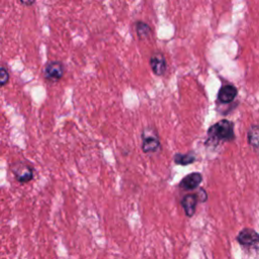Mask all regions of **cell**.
<instances>
[{
    "instance_id": "obj_13",
    "label": "cell",
    "mask_w": 259,
    "mask_h": 259,
    "mask_svg": "<svg viewBox=\"0 0 259 259\" xmlns=\"http://www.w3.org/2000/svg\"><path fill=\"white\" fill-rule=\"evenodd\" d=\"M9 81V73L6 68L0 66V87L6 85Z\"/></svg>"
},
{
    "instance_id": "obj_2",
    "label": "cell",
    "mask_w": 259,
    "mask_h": 259,
    "mask_svg": "<svg viewBox=\"0 0 259 259\" xmlns=\"http://www.w3.org/2000/svg\"><path fill=\"white\" fill-rule=\"evenodd\" d=\"M236 241L246 248H259V234L251 228L241 230L236 237Z\"/></svg>"
},
{
    "instance_id": "obj_10",
    "label": "cell",
    "mask_w": 259,
    "mask_h": 259,
    "mask_svg": "<svg viewBox=\"0 0 259 259\" xmlns=\"http://www.w3.org/2000/svg\"><path fill=\"white\" fill-rule=\"evenodd\" d=\"M249 145L259 151V124H253L250 126L247 135Z\"/></svg>"
},
{
    "instance_id": "obj_14",
    "label": "cell",
    "mask_w": 259,
    "mask_h": 259,
    "mask_svg": "<svg viewBox=\"0 0 259 259\" xmlns=\"http://www.w3.org/2000/svg\"><path fill=\"white\" fill-rule=\"evenodd\" d=\"M196 195L198 197L199 202H205L207 200V193L203 188H199V190L196 192Z\"/></svg>"
},
{
    "instance_id": "obj_8",
    "label": "cell",
    "mask_w": 259,
    "mask_h": 259,
    "mask_svg": "<svg viewBox=\"0 0 259 259\" xmlns=\"http://www.w3.org/2000/svg\"><path fill=\"white\" fill-rule=\"evenodd\" d=\"M197 202H199V201H198V197H197L196 193H188V194H185L181 198L180 204L183 207L184 213L187 218H191L194 215Z\"/></svg>"
},
{
    "instance_id": "obj_6",
    "label": "cell",
    "mask_w": 259,
    "mask_h": 259,
    "mask_svg": "<svg viewBox=\"0 0 259 259\" xmlns=\"http://www.w3.org/2000/svg\"><path fill=\"white\" fill-rule=\"evenodd\" d=\"M150 66L153 71V73L156 76H163L166 72L167 64L165 57L160 52H155L150 57Z\"/></svg>"
},
{
    "instance_id": "obj_3",
    "label": "cell",
    "mask_w": 259,
    "mask_h": 259,
    "mask_svg": "<svg viewBox=\"0 0 259 259\" xmlns=\"http://www.w3.org/2000/svg\"><path fill=\"white\" fill-rule=\"evenodd\" d=\"M142 150L144 153H155L161 148L157 134L151 128L144 130L142 134Z\"/></svg>"
},
{
    "instance_id": "obj_11",
    "label": "cell",
    "mask_w": 259,
    "mask_h": 259,
    "mask_svg": "<svg viewBox=\"0 0 259 259\" xmlns=\"http://www.w3.org/2000/svg\"><path fill=\"white\" fill-rule=\"evenodd\" d=\"M174 162L178 165H182V166H186V165H190L195 161V154L193 152H189L186 154H181V153H177L174 155Z\"/></svg>"
},
{
    "instance_id": "obj_15",
    "label": "cell",
    "mask_w": 259,
    "mask_h": 259,
    "mask_svg": "<svg viewBox=\"0 0 259 259\" xmlns=\"http://www.w3.org/2000/svg\"><path fill=\"white\" fill-rule=\"evenodd\" d=\"M23 5H25V6H30V5H32L34 2H35V0H19Z\"/></svg>"
},
{
    "instance_id": "obj_1",
    "label": "cell",
    "mask_w": 259,
    "mask_h": 259,
    "mask_svg": "<svg viewBox=\"0 0 259 259\" xmlns=\"http://www.w3.org/2000/svg\"><path fill=\"white\" fill-rule=\"evenodd\" d=\"M208 140L211 142H232L235 140L234 123L228 119H222L212 124L207 131Z\"/></svg>"
},
{
    "instance_id": "obj_9",
    "label": "cell",
    "mask_w": 259,
    "mask_h": 259,
    "mask_svg": "<svg viewBox=\"0 0 259 259\" xmlns=\"http://www.w3.org/2000/svg\"><path fill=\"white\" fill-rule=\"evenodd\" d=\"M237 93H238V90L234 85H231V84L224 85L219 90L218 100L221 103H224V104L225 103H230L236 98Z\"/></svg>"
},
{
    "instance_id": "obj_5",
    "label": "cell",
    "mask_w": 259,
    "mask_h": 259,
    "mask_svg": "<svg viewBox=\"0 0 259 259\" xmlns=\"http://www.w3.org/2000/svg\"><path fill=\"white\" fill-rule=\"evenodd\" d=\"M64 72H65V67L63 63L59 61H53L46 66L44 70V75L47 80L55 82V81H59L63 77Z\"/></svg>"
},
{
    "instance_id": "obj_7",
    "label": "cell",
    "mask_w": 259,
    "mask_h": 259,
    "mask_svg": "<svg viewBox=\"0 0 259 259\" xmlns=\"http://www.w3.org/2000/svg\"><path fill=\"white\" fill-rule=\"evenodd\" d=\"M201 181L202 175L199 172H192L181 179L178 187L183 190H193L200 185Z\"/></svg>"
},
{
    "instance_id": "obj_12",
    "label": "cell",
    "mask_w": 259,
    "mask_h": 259,
    "mask_svg": "<svg viewBox=\"0 0 259 259\" xmlns=\"http://www.w3.org/2000/svg\"><path fill=\"white\" fill-rule=\"evenodd\" d=\"M136 30H137V34L139 35L140 38H146L152 32L150 25L143 21L136 22Z\"/></svg>"
},
{
    "instance_id": "obj_4",
    "label": "cell",
    "mask_w": 259,
    "mask_h": 259,
    "mask_svg": "<svg viewBox=\"0 0 259 259\" xmlns=\"http://www.w3.org/2000/svg\"><path fill=\"white\" fill-rule=\"evenodd\" d=\"M11 172L20 183H26L33 178L32 168L24 162H15L11 165Z\"/></svg>"
}]
</instances>
